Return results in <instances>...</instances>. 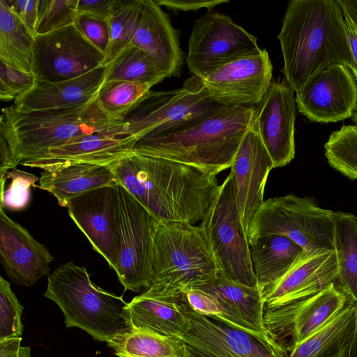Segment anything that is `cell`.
<instances>
[{
	"label": "cell",
	"mask_w": 357,
	"mask_h": 357,
	"mask_svg": "<svg viewBox=\"0 0 357 357\" xmlns=\"http://www.w3.org/2000/svg\"><path fill=\"white\" fill-rule=\"evenodd\" d=\"M36 79L33 73H24L0 61L1 100H15L30 90Z\"/></svg>",
	"instance_id": "f35d334b"
},
{
	"label": "cell",
	"mask_w": 357,
	"mask_h": 357,
	"mask_svg": "<svg viewBox=\"0 0 357 357\" xmlns=\"http://www.w3.org/2000/svg\"><path fill=\"white\" fill-rule=\"evenodd\" d=\"M153 241L152 281L144 295L181 302L188 290L199 289L220 274L199 226L154 218Z\"/></svg>",
	"instance_id": "277c9868"
},
{
	"label": "cell",
	"mask_w": 357,
	"mask_h": 357,
	"mask_svg": "<svg viewBox=\"0 0 357 357\" xmlns=\"http://www.w3.org/2000/svg\"><path fill=\"white\" fill-rule=\"evenodd\" d=\"M159 6L174 11L197 10L202 8H213L222 3H228L229 0H155Z\"/></svg>",
	"instance_id": "ee69618b"
},
{
	"label": "cell",
	"mask_w": 357,
	"mask_h": 357,
	"mask_svg": "<svg viewBox=\"0 0 357 357\" xmlns=\"http://www.w3.org/2000/svg\"><path fill=\"white\" fill-rule=\"evenodd\" d=\"M259 50L256 36L228 15L208 11L193 25L186 63L193 75L203 78L218 68Z\"/></svg>",
	"instance_id": "8fae6325"
},
{
	"label": "cell",
	"mask_w": 357,
	"mask_h": 357,
	"mask_svg": "<svg viewBox=\"0 0 357 357\" xmlns=\"http://www.w3.org/2000/svg\"><path fill=\"white\" fill-rule=\"evenodd\" d=\"M105 66L104 82L126 81L153 86L168 77L153 56L130 43Z\"/></svg>",
	"instance_id": "1f68e13d"
},
{
	"label": "cell",
	"mask_w": 357,
	"mask_h": 357,
	"mask_svg": "<svg viewBox=\"0 0 357 357\" xmlns=\"http://www.w3.org/2000/svg\"><path fill=\"white\" fill-rule=\"evenodd\" d=\"M78 0H38L35 36L74 24Z\"/></svg>",
	"instance_id": "8d00e7d4"
},
{
	"label": "cell",
	"mask_w": 357,
	"mask_h": 357,
	"mask_svg": "<svg viewBox=\"0 0 357 357\" xmlns=\"http://www.w3.org/2000/svg\"><path fill=\"white\" fill-rule=\"evenodd\" d=\"M108 165L119 184L160 220L201 222L220 185L217 175L132 150Z\"/></svg>",
	"instance_id": "6da1fadb"
},
{
	"label": "cell",
	"mask_w": 357,
	"mask_h": 357,
	"mask_svg": "<svg viewBox=\"0 0 357 357\" xmlns=\"http://www.w3.org/2000/svg\"><path fill=\"white\" fill-rule=\"evenodd\" d=\"M118 357H185V344L176 337L128 326L106 342Z\"/></svg>",
	"instance_id": "4dcf8cb0"
},
{
	"label": "cell",
	"mask_w": 357,
	"mask_h": 357,
	"mask_svg": "<svg viewBox=\"0 0 357 357\" xmlns=\"http://www.w3.org/2000/svg\"><path fill=\"white\" fill-rule=\"evenodd\" d=\"M334 250L305 253L280 279L261 289L264 310L312 296L334 283L337 275Z\"/></svg>",
	"instance_id": "ffe728a7"
},
{
	"label": "cell",
	"mask_w": 357,
	"mask_h": 357,
	"mask_svg": "<svg viewBox=\"0 0 357 357\" xmlns=\"http://www.w3.org/2000/svg\"><path fill=\"white\" fill-rule=\"evenodd\" d=\"M333 250L337 264L335 287L349 302L357 304V217L333 214Z\"/></svg>",
	"instance_id": "f1b7e54d"
},
{
	"label": "cell",
	"mask_w": 357,
	"mask_h": 357,
	"mask_svg": "<svg viewBox=\"0 0 357 357\" xmlns=\"http://www.w3.org/2000/svg\"><path fill=\"white\" fill-rule=\"evenodd\" d=\"M343 13L357 26V0H337Z\"/></svg>",
	"instance_id": "c3c4849f"
},
{
	"label": "cell",
	"mask_w": 357,
	"mask_h": 357,
	"mask_svg": "<svg viewBox=\"0 0 357 357\" xmlns=\"http://www.w3.org/2000/svg\"><path fill=\"white\" fill-rule=\"evenodd\" d=\"M10 9L35 36L38 0H6Z\"/></svg>",
	"instance_id": "7bdbcfd3"
},
{
	"label": "cell",
	"mask_w": 357,
	"mask_h": 357,
	"mask_svg": "<svg viewBox=\"0 0 357 357\" xmlns=\"http://www.w3.org/2000/svg\"><path fill=\"white\" fill-rule=\"evenodd\" d=\"M333 214L312 199L291 193L270 198L253 215L247 240L249 243L258 237L280 235L309 255L333 250Z\"/></svg>",
	"instance_id": "52a82bcc"
},
{
	"label": "cell",
	"mask_w": 357,
	"mask_h": 357,
	"mask_svg": "<svg viewBox=\"0 0 357 357\" xmlns=\"http://www.w3.org/2000/svg\"><path fill=\"white\" fill-rule=\"evenodd\" d=\"M119 184L108 164L73 162L43 169L38 188L52 194L60 206L85 192Z\"/></svg>",
	"instance_id": "d4e9b609"
},
{
	"label": "cell",
	"mask_w": 357,
	"mask_h": 357,
	"mask_svg": "<svg viewBox=\"0 0 357 357\" xmlns=\"http://www.w3.org/2000/svg\"><path fill=\"white\" fill-rule=\"evenodd\" d=\"M44 296L61 310L67 328L77 327L96 341L107 342L128 327L123 296L98 287L85 267L72 261L48 276Z\"/></svg>",
	"instance_id": "8992f818"
},
{
	"label": "cell",
	"mask_w": 357,
	"mask_h": 357,
	"mask_svg": "<svg viewBox=\"0 0 357 357\" xmlns=\"http://www.w3.org/2000/svg\"><path fill=\"white\" fill-rule=\"evenodd\" d=\"M140 0H125L123 5L108 20L109 42L104 65L114 59L131 40Z\"/></svg>",
	"instance_id": "e575fe53"
},
{
	"label": "cell",
	"mask_w": 357,
	"mask_h": 357,
	"mask_svg": "<svg viewBox=\"0 0 357 357\" xmlns=\"http://www.w3.org/2000/svg\"><path fill=\"white\" fill-rule=\"evenodd\" d=\"M105 66H101L73 79L48 82L36 79L34 86L14 100L21 112L65 109L80 107L97 97L104 82Z\"/></svg>",
	"instance_id": "603a6c76"
},
{
	"label": "cell",
	"mask_w": 357,
	"mask_h": 357,
	"mask_svg": "<svg viewBox=\"0 0 357 357\" xmlns=\"http://www.w3.org/2000/svg\"><path fill=\"white\" fill-rule=\"evenodd\" d=\"M349 302L333 282L312 296L265 310L264 323L269 334L283 346L289 340V351L321 329Z\"/></svg>",
	"instance_id": "4fadbf2b"
},
{
	"label": "cell",
	"mask_w": 357,
	"mask_h": 357,
	"mask_svg": "<svg viewBox=\"0 0 357 357\" xmlns=\"http://www.w3.org/2000/svg\"><path fill=\"white\" fill-rule=\"evenodd\" d=\"M121 121L107 113L97 97L82 107L65 109L21 112L10 105L1 109L0 133L16 164L22 165L52 148L111 129Z\"/></svg>",
	"instance_id": "5b68a950"
},
{
	"label": "cell",
	"mask_w": 357,
	"mask_h": 357,
	"mask_svg": "<svg viewBox=\"0 0 357 357\" xmlns=\"http://www.w3.org/2000/svg\"><path fill=\"white\" fill-rule=\"evenodd\" d=\"M74 25L92 45L105 55L109 42L107 20L77 14Z\"/></svg>",
	"instance_id": "ab89813d"
},
{
	"label": "cell",
	"mask_w": 357,
	"mask_h": 357,
	"mask_svg": "<svg viewBox=\"0 0 357 357\" xmlns=\"http://www.w3.org/2000/svg\"><path fill=\"white\" fill-rule=\"evenodd\" d=\"M105 54L74 25L36 36L32 73L38 80L73 79L104 65Z\"/></svg>",
	"instance_id": "7c38bea8"
},
{
	"label": "cell",
	"mask_w": 357,
	"mask_h": 357,
	"mask_svg": "<svg viewBox=\"0 0 357 357\" xmlns=\"http://www.w3.org/2000/svg\"><path fill=\"white\" fill-rule=\"evenodd\" d=\"M130 44L153 56L168 77H178L183 63L178 34L155 1L140 0Z\"/></svg>",
	"instance_id": "7402d4cb"
},
{
	"label": "cell",
	"mask_w": 357,
	"mask_h": 357,
	"mask_svg": "<svg viewBox=\"0 0 357 357\" xmlns=\"http://www.w3.org/2000/svg\"><path fill=\"white\" fill-rule=\"evenodd\" d=\"M66 208L93 248L116 271L120 250L116 185L85 192L70 199Z\"/></svg>",
	"instance_id": "2e32d148"
},
{
	"label": "cell",
	"mask_w": 357,
	"mask_h": 357,
	"mask_svg": "<svg viewBox=\"0 0 357 357\" xmlns=\"http://www.w3.org/2000/svg\"><path fill=\"white\" fill-rule=\"evenodd\" d=\"M23 306L11 289L10 284L0 276V340L22 337Z\"/></svg>",
	"instance_id": "74e56055"
},
{
	"label": "cell",
	"mask_w": 357,
	"mask_h": 357,
	"mask_svg": "<svg viewBox=\"0 0 357 357\" xmlns=\"http://www.w3.org/2000/svg\"><path fill=\"white\" fill-rule=\"evenodd\" d=\"M36 175L13 169L0 178V208L12 211L24 209L30 200L31 187H38Z\"/></svg>",
	"instance_id": "d590c367"
},
{
	"label": "cell",
	"mask_w": 357,
	"mask_h": 357,
	"mask_svg": "<svg viewBox=\"0 0 357 357\" xmlns=\"http://www.w3.org/2000/svg\"><path fill=\"white\" fill-rule=\"evenodd\" d=\"M189 319L188 331L178 339L213 357H287L271 349L251 334L209 318L191 308L183 301Z\"/></svg>",
	"instance_id": "d6986e66"
},
{
	"label": "cell",
	"mask_w": 357,
	"mask_h": 357,
	"mask_svg": "<svg viewBox=\"0 0 357 357\" xmlns=\"http://www.w3.org/2000/svg\"><path fill=\"white\" fill-rule=\"evenodd\" d=\"M344 19L349 47L357 70V26L348 17L344 15ZM355 79L357 82V76Z\"/></svg>",
	"instance_id": "7dc6e473"
},
{
	"label": "cell",
	"mask_w": 357,
	"mask_h": 357,
	"mask_svg": "<svg viewBox=\"0 0 357 357\" xmlns=\"http://www.w3.org/2000/svg\"><path fill=\"white\" fill-rule=\"evenodd\" d=\"M199 227L215 259L220 274L234 282L257 285L250 245L241 227L234 182L230 172L200 222Z\"/></svg>",
	"instance_id": "9c48e42d"
},
{
	"label": "cell",
	"mask_w": 357,
	"mask_h": 357,
	"mask_svg": "<svg viewBox=\"0 0 357 357\" xmlns=\"http://www.w3.org/2000/svg\"><path fill=\"white\" fill-rule=\"evenodd\" d=\"M34 34L0 0V61L24 73H32Z\"/></svg>",
	"instance_id": "f546056e"
},
{
	"label": "cell",
	"mask_w": 357,
	"mask_h": 357,
	"mask_svg": "<svg viewBox=\"0 0 357 357\" xmlns=\"http://www.w3.org/2000/svg\"><path fill=\"white\" fill-rule=\"evenodd\" d=\"M351 119L354 123V125L357 126V105L353 112V114Z\"/></svg>",
	"instance_id": "f907efd6"
},
{
	"label": "cell",
	"mask_w": 357,
	"mask_h": 357,
	"mask_svg": "<svg viewBox=\"0 0 357 357\" xmlns=\"http://www.w3.org/2000/svg\"><path fill=\"white\" fill-rule=\"evenodd\" d=\"M116 189L120 250L115 272L125 290L138 293L151 284L155 218L123 185Z\"/></svg>",
	"instance_id": "30bf717a"
},
{
	"label": "cell",
	"mask_w": 357,
	"mask_h": 357,
	"mask_svg": "<svg viewBox=\"0 0 357 357\" xmlns=\"http://www.w3.org/2000/svg\"><path fill=\"white\" fill-rule=\"evenodd\" d=\"M22 337L0 340V357H31V348L21 346Z\"/></svg>",
	"instance_id": "f6af8a7d"
},
{
	"label": "cell",
	"mask_w": 357,
	"mask_h": 357,
	"mask_svg": "<svg viewBox=\"0 0 357 357\" xmlns=\"http://www.w3.org/2000/svg\"><path fill=\"white\" fill-rule=\"evenodd\" d=\"M287 357H357V304L349 302L321 329L292 347Z\"/></svg>",
	"instance_id": "484cf974"
},
{
	"label": "cell",
	"mask_w": 357,
	"mask_h": 357,
	"mask_svg": "<svg viewBox=\"0 0 357 357\" xmlns=\"http://www.w3.org/2000/svg\"><path fill=\"white\" fill-rule=\"evenodd\" d=\"M183 301L202 314L227 324L222 307L211 294L198 289H190L184 294Z\"/></svg>",
	"instance_id": "60d3db41"
},
{
	"label": "cell",
	"mask_w": 357,
	"mask_h": 357,
	"mask_svg": "<svg viewBox=\"0 0 357 357\" xmlns=\"http://www.w3.org/2000/svg\"><path fill=\"white\" fill-rule=\"evenodd\" d=\"M220 106L210 98L202 79L192 75L181 88L151 90L116 130L137 142L147 135L184 129L207 117Z\"/></svg>",
	"instance_id": "ba28073f"
},
{
	"label": "cell",
	"mask_w": 357,
	"mask_h": 357,
	"mask_svg": "<svg viewBox=\"0 0 357 357\" xmlns=\"http://www.w3.org/2000/svg\"><path fill=\"white\" fill-rule=\"evenodd\" d=\"M298 112L310 121L336 123L351 119L357 105V83L344 65H333L314 75L296 92Z\"/></svg>",
	"instance_id": "9a60e30c"
},
{
	"label": "cell",
	"mask_w": 357,
	"mask_h": 357,
	"mask_svg": "<svg viewBox=\"0 0 357 357\" xmlns=\"http://www.w3.org/2000/svg\"><path fill=\"white\" fill-rule=\"evenodd\" d=\"M254 121L245 132L231 165L239 219L247 238L249 224L263 204L268 174L273 169Z\"/></svg>",
	"instance_id": "ac0fdd59"
},
{
	"label": "cell",
	"mask_w": 357,
	"mask_h": 357,
	"mask_svg": "<svg viewBox=\"0 0 357 357\" xmlns=\"http://www.w3.org/2000/svg\"><path fill=\"white\" fill-rule=\"evenodd\" d=\"M328 165L349 179L357 180V126L342 125L324 144Z\"/></svg>",
	"instance_id": "836d02e7"
},
{
	"label": "cell",
	"mask_w": 357,
	"mask_h": 357,
	"mask_svg": "<svg viewBox=\"0 0 357 357\" xmlns=\"http://www.w3.org/2000/svg\"><path fill=\"white\" fill-rule=\"evenodd\" d=\"M255 109L257 130L273 167L285 166L295 157L294 90L285 78L272 79Z\"/></svg>",
	"instance_id": "e0dca14e"
},
{
	"label": "cell",
	"mask_w": 357,
	"mask_h": 357,
	"mask_svg": "<svg viewBox=\"0 0 357 357\" xmlns=\"http://www.w3.org/2000/svg\"><path fill=\"white\" fill-rule=\"evenodd\" d=\"M116 127L75 138L49 149L43 156L22 165L45 169L73 162L107 165L130 151L136 142L132 137L118 133Z\"/></svg>",
	"instance_id": "cb8c5ba5"
},
{
	"label": "cell",
	"mask_w": 357,
	"mask_h": 357,
	"mask_svg": "<svg viewBox=\"0 0 357 357\" xmlns=\"http://www.w3.org/2000/svg\"><path fill=\"white\" fill-rule=\"evenodd\" d=\"M278 38L284 60L281 71L296 92L333 65H344L354 79L357 76L337 0L289 1Z\"/></svg>",
	"instance_id": "7a4b0ae2"
},
{
	"label": "cell",
	"mask_w": 357,
	"mask_h": 357,
	"mask_svg": "<svg viewBox=\"0 0 357 357\" xmlns=\"http://www.w3.org/2000/svg\"><path fill=\"white\" fill-rule=\"evenodd\" d=\"M0 260L10 280L30 287L48 274L54 259L45 245L0 208Z\"/></svg>",
	"instance_id": "44dd1931"
},
{
	"label": "cell",
	"mask_w": 357,
	"mask_h": 357,
	"mask_svg": "<svg viewBox=\"0 0 357 357\" xmlns=\"http://www.w3.org/2000/svg\"><path fill=\"white\" fill-rule=\"evenodd\" d=\"M249 245L260 290L283 276L305 253L292 240L280 235L258 237L250 241Z\"/></svg>",
	"instance_id": "83f0119b"
},
{
	"label": "cell",
	"mask_w": 357,
	"mask_h": 357,
	"mask_svg": "<svg viewBox=\"0 0 357 357\" xmlns=\"http://www.w3.org/2000/svg\"><path fill=\"white\" fill-rule=\"evenodd\" d=\"M125 0H78L77 14L108 20L123 5Z\"/></svg>",
	"instance_id": "b9f144b4"
},
{
	"label": "cell",
	"mask_w": 357,
	"mask_h": 357,
	"mask_svg": "<svg viewBox=\"0 0 357 357\" xmlns=\"http://www.w3.org/2000/svg\"><path fill=\"white\" fill-rule=\"evenodd\" d=\"M255 114V106L221 105L207 117L184 129L142 137L132 151L217 175L231 167Z\"/></svg>",
	"instance_id": "3957f363"
},
{
	"label": "cell",
	"mask_w": 357,
	"mask_h": 357,
	"mask_svg": "<svg viewBox=\"0 0 357 357\" xmlns=\"http://www.w3.org/2000/svg\"><path fill=\"white\" fill-rule=\"evenodd\" d=\"M273 65L266 49L239 58L201 78L210 98L220 105H258L273 79Z\"/></svg>",
	"instance_id": "5bb4252c"
},
{
	"label": "cell",
	"mask_w": 357,
	"mask_h": 357,
	"mask_svg": "<svg viewBox=\"0 0 357 357\" xmlns=\"http://www.w3.org/2000/svg\"><path fill=\"white\" fill-rule=\"evenodd\" d=\"M182 302L161 300L144 294L135 296L126 307L128 326L178 338L190 327Z\"/></svg>",
	"instance_id": "4316f807"
},
{
	"label": "cell",
	"mask_w": 357,
	"mask_h": 357,
	"mask_svg": "<svg viewBox=\"0 0 357 357\" xmlns=\"http://www.w3.org/2000/svg\"><path fill=\"white\" fill-rule=\"evenodd\" d=\"M185 357H213V356L203 354V353L197 351V349L192 348V347H190V346L185 344Z\"/></svg>",
	"instance_id": "681fc988"
},
{
	"label": "cell",
	"mask_w": 357,
	"mask_h": 357,
	"mask_svg": "<svg viewBox=\"0 0 357 357\" xmlns=\"http://www.w3.org/2000/svg\"><path fill=\"white\" fill-rule=\"evenodd\" d=\"M17 166L6 139L0 133V178Z\"/></svg>",
	"instance_id": "bcb514c9"
},
{
	"label": "cell",
	"mask_w": 357,
	"mask_h": 357,
	"mask_svg": "<svg viewBox=\"0 0 357 357\" xmlns=\"http://www.w3.org/2000/svg\"><path fill=\"white\" fill-rule=\"evenodd\" d=\"M151 87L126 81L103 82L97 98L107 113L123 121L146 96Z\"/></svg>",
	"instance_id": "d6a6232c"
}]
</instances>
